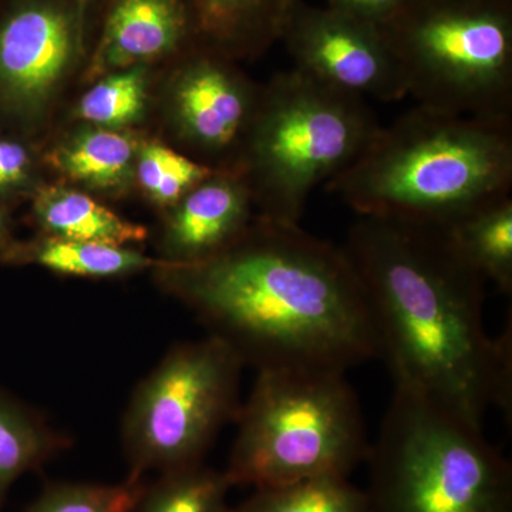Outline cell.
<instances>
[{"instance_id":"6da1fadb","label":"cell","mask_w":512,"mask_h":512,"mask_svg":"<svg viewBox=\"0 0 512 512\" xmlns=\"http://www.w3.org/2000/svg\"><path fill=\"white\" fill-rule=\"evenodd\" d=\"M154 269L210 335L258 372L346 373L377 356L365 291L345 249L301 224L259 218L211 258Z\"/></svg>"},{"instance_id":"7a4b0ae2","label":"cell","mask_w":512,"mask_h":512,"mask_svg":"<svg viewBox=\"0 0 512 512\" xmlns=\"http://www.w3.org/2000/svg\"><path fill=\"white\" fill-rule=\"evenodd\" d=\"M365 291L377 356L394 387L483 427L491 406L512 420V320L485 332L484 276L444 227L359 217L342 247Z\"/></svg>"},{"instance_id":"3957f363","label":"cell","mask_w":512,"mask_h":512,"mask_svg":"<svg viewBox=\"0 0 512 512\" xmlns=\"http://www.w3.org/2000/svg\"><path fill=\"white\" fill-rule=\"evenodd\" d=\"M359 217L448 227L512 188V119L417 104L326 183Z\"/></svg>"},{"instance_id":"277c9868","label":"cell","mask_w":512,"mask_h":512,"mask_svg":"<svg viewBox=\"0 0 512 512\" xmlns=\"http://www.w3.org/2000/svg\"><path fill=\"white\" fill-rule=\"evenodd\" d=\"M370 512H512V467L483 427L394 387L366 457Z\"/></svg>"},{"instance_id":"5b68a950","label":"cell","mask_w":512,"mask_h":512,"mask_svg":"<svg viewBox=\"0 0 512 512\" xmlns=\"http://www.w3.org/2000/svg\"><path fill=\"white\" fill-rule=\"evenodd\" d=\"M225 470L231 485L349 477L366 461L365 419L346 373L258 372Z\"/></svg>"},{"instance_id":"8992f818","label":"cell","mask_w":512,"mask_h":512,"mask_svg":"<svg viewBox=\"0 0 512 512\" xmlns=\"http://www.w3.org/2000/svg\"><path fill=\"white\" fill-rule=\"evenodd\" d=\"M380 124L365 100L292 69L262 90L241 160L262 220L301 224L316 187L348 168Z\"/></svg>"},{"instance_id":"52a82bcc","label":"cell","mask_w":512,"mask_h":512,"mask_svg":"<svg viewBox=\"0 0 512 512\" xmlns=\"http://www.w3.org/2000/svg\"><path fill=\"white\" fill-rule=\"evenodd\" d=\"M380 30L419 106L512 119V0H407Z\"/></svg>"},{"instance_id":"ba28073f","label":"cell","mask_w":512,"mask_h":512,"mask_svg":"<svg viewBox=\"0 0 512 512\" xmlns=\"http://www.w3.org/2000/svg\"><path fill=\"white\" fill-rule=\"evenodd\" d=\"M245 365L227 343L208 335L181 342L131 394L121 423L130 474H163L204 464L221 430L237 420Z\"/></svg>"},{"instance_id":"9c48e42d","label":"cell","mask_w":512,"mask_h":512,"mask_svg":"<svg viewBox=\"0 0 512 512\" xmlns=\"http://www.w3.org/2000/svg\"><path fill=\"white\" fill-rule=\"evenodd\" d=\"M281 40L293 69L330 89L384 103L409 96L402 67L377 26L299 2Z\"/></svg>"},{"instance_id":"30bf717a","label":"cell","mask_w":512,"mask_h":512,"mask_svg":"<svg viewBox=\"0 0 512 512\" xmlns=\"http://www.w3.org/2000/svg\"><path fill=\"white\" fill-rule=\"evenodd\" d=\"M84 20L76 0H20L0 20V100L39 110L79 53Z\"/></svg>"},{"instance_id":"8fae6325","label":"cell","mask_w":512,"mask_h":512,"mask_svg":"<svg viewBox=\"0 0 512 512\" xmlns=\"http://www.w3.org/2000/svg\"><path fill=\"white\" fill-rule=\"evenodd\" d=\"M228 56L207 47L192 55L174 84V110L188 141L211 157H242L262 90L239 74Z\"/></svg>"},{"instance_id":"7c38bea8","label":"cell","mask_w":512,"mask_h":512,"mask_svg":"<svg viewBox=\"0 0 512 512\" xmlns=\"http://www.w3.org/2000/svg\"><path fill=\"white\" fill-rule=\"evenodd\" d=\"M200 35L190 0H110L90 76L180 52Z\"/></svg>"},{"instance_id":"4fadbf2b","label":"cell","mask_w":512,"mask_h":512,"mask_svg":"<svg viewBox=\"0 0 512 512\" xmlns=\"http://www.w3.org/2000/svg\"><path fill=\"white\" fill-rule=\"evenodd\" d=\"M252 201L237 171L217 170L175 205L165 228V264L204 261L237 241L249 225Z\"/></svg>"},{"instance_id":"5bb4252c","label":"cell","mask_w":512,"mask_h":512,"mask_svg":"<svg viewBox=\"0 0 512 512\" xmlns=\"http://www.w3.org/2000/svg\"><path fill=\"white\" fill-rule=\"evenodd\" d=\"M198 30L222 55L255 56L284 35L302 0H190Z\"/></svg>"},{"instance_id":"9a60e30c","label":"cell","mask_w":512,"mask_h":512,"mask_svg":"<svg viewBox=\"0 0 512 512\" xmlns=\"http://www.w3.org/2000/svg\"><path fill=\"white\" fill-rule=\"evenodd\" d=\"M73 446L42 413L0 389V507L10 487Z\"/></svg>"},{"instance_id":"2e32d148","label":"cell","mask_w":512,"mask_h":512,"mask_svg":"<svg viewBox=\"0 0 512 512\" xmlns=\"http://www.w3.org/2000/svg\"><path fill=\"white\" fill-rule=\"evenodd\" d=\"M36 221L49 237L101 244H140L147 238L143 225L124 220L89 195L64 188H47L35 201Z\"/></svg>"},{"instance_id":"e0dca14e","label":"cell","mask_w":512,"mask_h":512,"mask_svg":"<svg viewBox=\"0 0 512 512\" xmlns=\"http://www.w3.org/2000/svg\"><path fill=\"white\" fill-rule=\"evenodd\" d=\"M6 261L28 262L79 278H120L154 269L157 259L130 247L49 237L8 249Z\"/></svg>"},{"instance_id":"ac0fdd59","label":"cell","mask_w":512,"mask_h":512,"mask_svg":"<svg viewBox=\"0 0 512 512\" xmlns=\"http://www.w3.org/2000/svg\"><path fill=\"white\" fill-rule=\"evenodd\" d=\"M451 244L471 268L494 282L505 295L512 292V197L481 208L444 227Z\"/></svg>"},{"instance_id":"d6986e66","label":"cell","mask_w":512,"mask_h":512,"mask_svg":"<svg viewBox=\"0 0 512 512\" xmlns=\"http://www.w3.org/2000/svg\"><path fill=\"white\" fill-rule=\"evenodd\" d=\"M229 512H370L366 491L349 477L319 476L255 488V493Z\"/></svg>"},{"instance_id":"ffe728a7","label":"cell","mask_w":512,"mask_h":512,"mask_svg":"<svg viewBox=\"0 0 512 512\" xmlns=\"http://www.w3.org/2000/svg\"><path fill=\"white\" fill-rule=\"evenodd\" d=\"M134 154L136 148L130 138L111 128L100 127L83 131L67 141L56 151L53 161L73 180L110 188L127 177Z\"/></svg>"},{"instance_id":"44dd1931","label":"cell","mask_w":512,"mask_h":512,"mask_svg":"<svg viewBox=\"0 0 512 512\" xmlns=\"http://www.w3.org/2000/svg\"><path fill=\"white\" fill-rule=\"evenodd\" d=\"M225 471L198 466L160 474L127 512H229Z\"/></svg>"},{"instance_id":"7402d4cb","label":"cell","mask_w":512,"mask_h":512,"mask_svg":"<svg viewBox=\"0 0 512 512\" xmlns=\"http://www.w3.org/2000/svg\"><path fill=\"white\" fill-rule=\"evenodd\" d=\"M146 485L144 477L133 474L119 484L55 481L43 488L26 512H127Z\"/></svg>"},{"instance_id":"603a6c76","label":"cell","mask_w":512,"mask_h":512,"mask_svg":"<svg viewBox=\"0 0 512 512\" xmlns=\"http://www.w3.org/2000/svg\"><path fill=\"white\" fill-rule=\"evenodd\" d=\"M146 72L143 66L107 74L84 94L77 114L101 128L127 126L143 116L146 106Z\"/></svg>"},{"instance_id":"cb8c5ba5","label":"cell","mask_w":512,"mask_h":512,"mask_svg":"<svg viewBox=\"0 0 512 512\" xmlns=\"http://www.w3.org/2000/svg\"><path fill=\"white\" fill-rule=\"evenodd\" d=\"M214 168L161 144H148L138 157L140 184L158 204L177 205L185 195L214 173Z\"/></svg>"},{"instance_id":"d4e9b609","label":"cell","mask_w":512,"mask_h":512,"mask_svg":"<svg viewBox=\"0 0 512 512\" xmlns=\"http://www.w3.org/2000/svg\"><path fill=\"white\" fill-rule=\"evenodd\" d=\"M407 0H328L330 9L382 28L406 5Z\"/></svg>"},{"instance_id":"484cf974","label":"cell","mask_w":512,"mask_h":512,"mask_svg":"<svg viewBox=\"0 0 512 512\" xmlns=\"http://www.w3.org/2000/svg\"><path fill=\"white\" fill-rule=\"evenodd\" d=\"M30 168L28 150L16 141L0 138V192L25 183Z\"/></svg>"},{"instance_id":"4316f807","label":"cell","mask_w":512,"mask_h":512,"mask_svg":"<svg viewBox=\"0 0 512 512\" xmlns=\"http://www.w3.org/2000/svg\"><path fill=\"white\" fill-rule=\"evenodd\" d=\"M90 0H76L77 9H79L82 19H86L87 8H89Z\"/></svg>"},{"instance_id":"83f0119b","label":"cell","mask_w":512,"mask_h":512,"mask_svg":"<svg viewBox=\"0 0 512 512\" xmlns=\"http://www.w3.org/2000/svg\"><path fill=\"white\" fill-rule=\"evenodd\" d=\"M6 239V221L5 217H3L2 211H0V247H2L3 242Z\"/></svg>"}]
</instances>
